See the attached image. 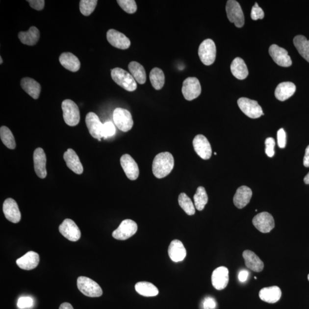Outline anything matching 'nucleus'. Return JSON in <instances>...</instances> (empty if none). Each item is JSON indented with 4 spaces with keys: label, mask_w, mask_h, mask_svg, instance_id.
Returning a JSON list of instances; mask_svg holds the SVG:
<instances>
[{
    "label": "nucleus",
    "mask_w": 309,
    "mask_h": 309,
    "mask_svg": "<svg viewBox=\"0 0 309 309\" xmlns=\"http://www.w3.org/2000/svg\"><path fill=\"white\" fill-rule=\"evenodd\" d=\"M174 159L173 154L165 152L157 154L154 157L153 163V172L154 176L161 179L169 175L173 170Z\"/></svg>",
    "instance_id": "obj_1"
},
{
    "label": "nucleus",
    "mask_w": 309,
    "mask_h": 309,
    "mask_svg": "<svg viewBox=\"0 0 309 309\" xmlns=\"http://www.w3.org/2000/svg\"><path fill=\"white\" fill-rule=\"evenodd\" d=\"M111 77L117 84L127 91L132 92L137 88L136 80L131 74L122 68L113 69L111 70Z\"/></svg>",
    "instance_id": "obj_2"
},
{
    "label": "nucleus",
    "mask_w": 309,
    "mask_h": 309,
    "mask_svg": "<svg viewBox=\"0 0 309 309\" xmlns=\"http://www.w3.org/2000/svg\"><path fill=\"white\" fill-rule=\"evenodd\" d=\"M63 118L67 125L74 127L77 126L80 122V111L77 104L70 99L65 100L62 103Z\"/></svg>",
    "instance_id": "obj_3"
},
{
    "label": "nucleus",
    "mask_w": 309,
    "mask_h": 309,
    "mask_svg": "<svg viewBox=\"0 0 309 309\" xmlns=\"http://www.w3.org/2000/svg\"><path fill=\"white\" fill-rule=\"evenodd\" d=\"M77 286L82 294L89 297H99L103 294V290L99 284L88 277H78Z\"/></svg>",
    "instance_id": "obj_4"
},
{
    "label": "nucleus",
    "mask_w": 309,
    "mask_h": 309,
    "mask_svg": "<svg viewBox=\"0 0 309 309\" xmlns=\"http://www.w3.org/2000/svg\"><path fill=\"white\" fill-rule=\"evenodd\" d=\"M113 119L115 125L123 132H128L133 125L132 115L128 110L117 108L113 113Z\"/></svg>",
    "instance_id": "obj_5"
},
{
    "label": "nucleus",
    "mask_w": 309,
    "mask_h": 309,
    "mask_svg": "<svg viewBox=\"0 0 309 309\" xmlns=\"http://www.w3.org/2000/svg\"><path fill=\"white\" fill-rule=\"evenodd\" d=\"M216 49L214 41L206 39L203 41L199 47L198 54L203 64L210 65L214 63Z\"/></svg>",
    "instance_id": "obj_6"
},
{
    "label": "nucleus",
    "mask_w": 309,
    "mask_h": 309,
    "mask_svg": "<svg viewBox=\"0 0 309 309\" xmlns=\"http://www.w3.org/2000/svg\"><path fill=\"white\" fill-rule=\"evenodd\" d=\"M227 16L230 22L234 23L238 27H241L245 24V17L239 2L235 0H229L226 6Z\"/></svg>",
    "instance_id": "obj_7"
},
{
    "label": "nucleus",
    "mask_w": 309,
    "mask_h": 309,
    "mask_svg": "<svg viewBox=\"0 0 309 309\" xmlns=\"http://www.w3.org/2000/svg\"><path fill=\"white\" fill-rule=\"evenodd\" d=\"M238 105L241 111L250 118H259L264 115L262 108L256 101L246 98L238 99Z\"/></svg>",
    "instance_id": "obj_8"
},
{
    "label": "nucleus",
    "mask_w": 309,
    "mask_h": 309,
    "mask_svg": "<svg viewBox=\"0 0 309 309\" xmlns=\"http://www.w3.org/2000/svg\"><path fill=\"white\" fill-rule=\"evenodd\" d=\"M181 91L185 100L193 101L201 94L200 82L197 77H189L183 81Z\"/></svg>",
    "instance_id": "obj_9"
},
{
    "label": "nucleus",
    "mask_w": 309,
    "mask_h": 309,
    "mask_svg": "<svg viewBox=\"0 0 309 309\" xmlns=\"http://www.w3.org/2000/svg\"><path fill=\"white\" fill-rule=\"evenodd\" d=\"M137 230V225L131 219H125L112 232V236L118 240H126L135 235Z\"/></svg>",
    "instance_id": "obj_10"
},
{
    "label": "nucleus",
    "mask_w": 309,
    "mask_h": 309,
    "mask_svg": "<svg viewBox=\"0 0 309 309\" xmlns=\"http://www.w3.org/2000/svg\"><path fill=\"white\" fill-rule=\"evenodd\" d=\"M253 223L256 228L262 233L270 232L275 227L273 216L267 212L259 213L254 216Z\"/></svg>",
    "instance_id": "obj_11"
},
{
    "label": "nucleus",
    "mask_w": 309,
    "mask_h": 309,
    "mask_svg": "<svg viewBox=\"0 0 309 309\" xmlns=\"http://www.w3.org/2000/svg\"><path fill=\"white\" fill-rule=\"evenodd\" d=\"M59 232L65 238L72 242L80 239L81 232L78 226L70 219H65L59 226Z\"/></svg>",
    "instance_id": "obj_12"
},
{
    "label": "nucleus",
    "mask_w": 309,
    "mask_h": 309,
    "mask_svg": "<svg viewBox=\"0 0 309 309\" xmlns=\"http://www.w3.org/2000/svg\"><path fill=\"white\" fill-rule=\"evenodd\" d=\"M269 54L273 60L281 67H288L291 66L292 61L287 51L284 48L273 44L269 48Z\"/></svg>",
    "instance_id": "obj_13"
},
{
    "label": "nucleus",
    "mask_w": 309,
    "mask_h": 309,
    "mask_svg": "<svg viewBox=\"0 0 309 309\" xmlns=\"http://www.w3.org/2000/svg\"><path fill=\"white\" fill-rule=\"evenodd\" d=\"M192 144L195 152L202 159L208 160L211 157L212 149L210 143L205 136L202 135L196 136Z\"/></svg>",
    "instance_id": "obj_14"
},
{
    "label": "nucleus",
    "mask_w": 309,
    "mask_h": 309,
    "mask_svg": "<svg viewBox=\"0 0 309 309\" xmlns=\"http://www.w3.org/2000/svg\"><path fill=\"white\" fill-rule=\"evenodd\" d=\"M85 123L91 136L101 141V139L103 137V125L98 116L94 112H89L86 116Z\"/></svg>",
    "instance_id": "obj_15"
},
{
    "label": "nucleus",
    "mask_w": 309,
    "mask_h": 309,
    "mask_svg": "<svg viewBox=\"0 0 309 309\" xmlns=\"http://www.w3.org/2000/svg\"><path fill=\"white\" fill-rule=\"evenodd\" d=\"M120 164L129 180H135L138 178L139 175L138 165L129 154H123L120 159Z\"/></svg>",
    "instance_id": "obj_16"
},
{
    "label": "nucleus",
    "mask_w": 309,
    "mask_h": 309,
    "mask_svg": "<svg viewBox=\"0 0 309 309\" xmlns=\"http://www.w3.org/2000/svg\"><path fill=\"white\" fill-rule=\"evenodd\" d=\"M106 39L113 47L120 50H127L130 46V41L125 34L115 29H109L106 33Z\"/></svg>",
    "instance_id": "obj_17"
},
{
    "label": "nucleus",
    "mask_w": 309,
    "mask_h": 309,
    "mask_svg": "<svg viewBox=\"0 0 309 309\" xmlns=\"http://www.w3.org/2000/svg\"><path fill=\"white\" fill-rule=\"evenodd\" d=\"M229 271L228 268L221 266L216 268L212 274V286L216 290L224 289L228 286L229 281Z\"/></svg>",
    "instance_id": "obj_18"
},
{
    "label": "nucleus",
    "mask_w": 309,
    "mask_h": 309,
    "mask_svg": "<svg viewBox=\"0 0 309 309\" xmlns=\"http://www.w3.org/2000/svg\"><path fill=\"white\" fill-rule=\"evenodd\" d=\"M3 212L5 218L13 223H19L22 218L18 205L12 198L6 199L3 202Z\"/></svg>",
    "instance_id": "obj_19"
},
{
    "label": "nucleus",
    "mask_w": 309,
    "mask_h": 309,
    "mask_svg": "<svg viewBox=\"0 0 309 309\" xmlns=\"http://www.w3.org/2000/svg\"><path fill=\"white\" fill-rule=\"evenodd\" d=\"M33 161L34 171L38 177L41 179L46 178L47 175L46 169L47 157L41 148H37L34 151Z\"/></svg>",
    "instance_id": "obj_20"
},
{
    "label": "nucleus",
    "mask_w": 309,
    "mask_h": 309,
    "mask_svg": "<svg viewBox=\"0 0 309 309\" xmlns=\"http://www.w3.org/2000/svg\"><path fill=\"white\" fill-rule=\"evenodd\" d=\"M40 262V257L37 253L30 251L25 255L16 260V263L21 269L31 270L36 268Z\"/></svg>",
    "instance_id": "obj_21"
},
{
    "label": "nucleus",
    "mask_w": 309,
    "mask_h": 309,
    "mask_svg": "<svg viewBox=\"0 0 309 309\" xmlns=\"http://www.w3.org/2000/svg\"><path fill=\"white\" fill-rule=\"evenodd\" d=\"M168 252L170 259L175 262L183 260L187 255L186 250L183 243L178 239H175L171 242Z\"/></svg>",
    "instance_id": "obj_22"
},
{
    "label": "nucleus",
    "mask_w": 309,
    "mask_h": 309,
    "mask_svg": "<svg viewBox=\"0 0 309 309\" xmlns=\"http://www.w3.org/2000/svg\"><path fill=\"white\" fill-rule=\"evenodd\" d=\"M252 195V191L249 187L242 185L237 189L233 198V204L237 208H243L249 204Z\"/></svg>",
    "instance_id": "obj_23"
},
{
    "label": "nucleus",
    "mask_w": 309,
    "mask_h": 309,
    "mask_svg": "<svg viewBox=\"0 0 309 309\" xmlns=\"http://www.w3.org/2000/svg\"><path fill=\"white\" fill-rule=\"evenodd\" d=\"M63 157L67 166L74 173L78 175L83 173V167L74 150L71 149H68L64 153Z\"/></svg>",
    "instance_id": "obj_24"
},
{
    "label": "nucleus",
    "mask_w": 309,
    "mask_h": 309,
    "mask_svg": "<svg viewBox=\"0 0 309 309\" xmlns=\"http://www.w3.org/2000/svg\"><path fill=\"white\" fill-rule=\"evenodd\" d=\"M243 257L247 268L256 272H260L263 269L264 263L255 253L250 250L244 251Z\"/></svg>",
    "instance_id": "obj_25"
},
{
    "label": "nucleus",
    "mask_w": 309,
    "mask_h": 309,
    "mask_svg": "<svg viewBox=\"0 0 309 309\" xmlns=\"http://www.w3.org/2000/svg\"><path fill=\"white\" fill-rule=\"evenodd\" d=\"M281 295V290L277 286L264 287L260 290L259 293L261 300L270 304L276 303L280 300Z\"/></svg>",
    "instance_id": "obj_26"
},
{
    "label": "nucleus",
    "mask_w": 309,
    "mask_h": 309,
    "mask_svg": "<svg viewBox=\"0 0 309 309\" xmlns=\"http://www.w3.org/2000/svg\"><path fill=\"white\" fill-rule=\"evenodd\" d=\"M296 91V87L293 82H283L278 84L275 91V96L279 101L283 102L291 97Z\"/></svg>",
    "instance_id": "obj_27"
},
{
    "label": "nucleus",
    "mask_w": 309,
    "mask_h": 309,
    "mask_svg": "<svg viewBox=\"0 0 309 309\" xmlns=\"http://www.w3.org/2000/svg\"><path fill=\"white\" fill-rule=\"evenodd\" d=\"M62 66L71 72H76L80 70L81 64L78 58L70 52L62 53L59 57Z\"/></svg>",
    "instance_id": "obj_28"
},
{
    "label": "nucleus",
    "mask_w": 309,
    "mask_h": 309,
    "mask_svg": "<svg viewBox=\"0 0 309 309\" xmlns=\"http://www.w3.org/2000/svg\"><path fill=\"white\" fill-rule=\"evenodd\" d=\"M20 84L23 90L33 99L39 98L41 87L39 82L32 78L24 77L21 80Z\"/></svg>",
    "instance_id": "obj_29"
},
{
    "label": "nucleus",
    "mask_w": 309,
    "mask_h": 309,
    "mask_svg": "<svg viewBox=\"0 0 309 309\" xmlns=\"http://www.w3.org/2000/svg\"><path fill=\"white\" fill-rule=\"evenodd\" d=\"M232 73L239 80H244L249 75L248 69L242 58L236 57L231 64Z\"/></svg>",
    "instance_id": "obj_30"
},
{
    "label": "nucleus",
    "mask_w": 309,
    "mask_h": 309,
    "mask_svg": "<svg viewBox=\"0 0 309 309\" xmlns=\"http://www.w3.org/2000/svg\"><path fill=\"white\" fill-rule=\"evenodd\" d=\"M19 38L23 44L33 46L39 40L40 31L36 26H31L26 32H20L19 33Z\"/></svg>",
    "instance_id": "obj_31"
},
{
    "label": "nucleus",
    "mask_w": 309,
    "mask_h": 309,
    "mask_svg": "<svg viewBox=\"0 0 309 309\" xmlns=\"http://www.w3.org/2000/svg\"><path fill=\"white\" fill-rule=\"evenodd\" d=\"M130 74L136 81L140 84H144L146 81V71L142 65L136 61H132L129 65Z\"/></svg>",
    "instance_id": "obj_32"
},
{
    "label": "nucleus",
    "mask_w": 309,
    "mask_h": 309,
    "mask_svg": "<svg viewBox=\"0 0 309 309\" xmlns=\"http://www.w3.org/2000/svg\"><path fill=\"white\" fill-rule=\"evenodd\" d=\"M137 293L144 297H154L159 294V290L154 284L148 282H139L135 284Z\"/></svg>",
    "instance_id": "obj_33"
},
{
    "label": "nucleus",
    "mask_w": 309,
    "mask_h": 309,
    "mask_svg": "<svg viewBox=\"0 0 309 309\" xmlns=\"http://www.w3.org/2000/svg\"><path fill=\"white\" fill-rule=\"evenodd\" d=\"M293 43L298 52L309 63V40L304 36L298 35L294 37Z\"/></svg>",
    "instance_id": "obj_34"
},
{
    "label": "nucleus",
    "mask_w": 309,
    "mask_h": 309,
    "mask_svg": "<svg viewBox=\"0 0 309 309\" xmlns=\"http://www.w3.org/2000/svg\"><path fill=\"white\" fill-rule=\"evenodd\" d=\"M150 80L153 87L156 90H160L163 87L165 77L163 71L159 68H154L150 74Z\"/></svg>",
    "instance_id": "obj_35"
},
{
    "label": "nucleus",
    "mask_w": 309,
    "mask_h": 309,
    "mask_svg": "<svg viewBox=\"0 0 309 309\" xmlns=\"http://www.w3.org/2000/svg\"><path fill=\"white\" fill-rule=\"evenodd\" d=\"M196 208L198 211H202L208 202V195L204 187H199L194 197Z\"/></svg>",
    "instance_id": "obj_36"
},
{
    "label": "nucleus",
    "mask_w": 309,
    "mask_h": 309,
    "mask_svg": "<svg viewBox=\"0 0 309 309\" xmlns=\"http://www.w3.org/2000/svg\"><path fill=\"white\" fill-rule=\"evenodd\" d=\"M0 137L4 145L10 150H14L16 148L15 137L13 133L8 127L2 126L0 129Z\"/></svg>",
    "instance_id": "obj_37"
},
{
    "label": "nucleus",
    "mask_w": 309,
    "mask_h": 309,
    "mask_svg": "<svg viewBox=\"0 0 309 309\" xmlns=\"http://www.w3.org/2000/svg\"><path fill=\"white\" fill-rule=\"evenodd\" d=\"M179 204L180 207L188 215H193L195 213V208L191 199L185 193H181L178 198Z\"/></svg>",
    "instance_id": "obj_38"
},
{
    "label": "nucleus",
    "mask_w": 309,
    "mask_h": 309,
    "mask_svg": "<svg viewBox=\"0 0 309 309\" xmlns=\"http://www.w3.org/2000/svg\"><path fill=\"white\" fill-rule=\"evenodd\" d=\"M98 1L97 0H81L80 1V10L85 16H88L94 11Z\"/></svg>",
    "instance_id": "obj_39"
},
{
    "label": "nucleus",
    "mask_w": 309,
    "mask_h": 309,
    "mask_svg": "<svg viewBox=\"0 0 309 309\" xmlns=\"http://www.w3.org/2000/svg\"><path fill=\"white\" fill-rule=\"evenodd\" d=\"M117 2L127 13L133 14L136 12L137 5L134 0H118Z\"/></svg>",
    "instance_id": "obj_40"
},
{
    "label": "nucleus",
    "mask_w": 309,
    "mask_h": 309,
    "mask_svg": "<svg viewBox=\"0 0 309 309\" xmlns=\"http://www.w3.org/2000/svg\"><path fill=\"white\" fill-rule=\"evenodd\" d=\"M116 129L111 122H106L103 125V136L104 138H109L115 135Z\"/></svg>",
    "instance_id": "obj_41"
},
{
    "label": "nucleus",
    "mask_w": 309,
    "mask_h": 309,
    "mask_svg": "<svg viewBox=\"0 0 309 309\" xmlns=\"http://www.w3.org/2000/svg\"><path fill=\"white\" fill-rule=\"evenodd\" d=\"M264 16L263 10L260 8L258 3L256 2L255 5L252 8V12H251V17L253 20H257L263 19Z\"/></svg>",
    "instance_id": "obj_42"
},
{
    "label": "nucleus",
    "mask_w": 309,
    "mask_h": 309,
    "mask_svg": "<svg viewBox=\"0 0 309 309\" xmlns=\"http://www.w3.org/2000/svg\"><path fill=\"white\" fill-rule=\"evenodd\" d=\"M33 305V300L29 297H22L19 299L17 302V307L20 309H26L32 307Z\"/></svg>",
    "instance_id": "obj_43"
},
{
    "label": "nucleus",
    "mask_w": 309,
    "mask_h": 309,
    "mask_svg": "<svg viewBox=\"0 0 309 309\" xmlns=\"http://www.w3.org/2000/svg\"><path fill=\"white\" fill-rule=\"evenodd\" d=\"M275 140L273 137H268L265 140V153L267 155L272 157L274 155Z\"/></svg>",
    "instance_id": "obj_44"
},
{
    "label": "nucleus",
    "mask_w": 309,
    "mask_h": 309,
    "mask_svg": "<svg viewBox=\"0 0 309 309\" xmlns=\"http://www.w3.org/2000/svg\"><path fill=\"white\" fill-rule=\"evenodd\" d=\"M277 140L278 146L281 149H284L286 144V134L283 129L278 130Z\"/></svg>",
    "instance_id": "obj_45"
},
{
    "label": "nucleus",
    "mask_w": 309,
    "mask_h": 309,
    "mask_svg": "<svg viewBox=\"0 0 309 309\" xmlns=\"http://www.w3.org/2000/svg\"><path fill=\"white\" fill-rule=\"evenodd\" d=\"M33 9L37 10H43L44 8L45 1L44 0H30L27 1Z\"/></svg>",
    "instance_id": "obj_46"
},
{
    "label": "nucleus",
    "mask_w": 309,
    "mask_h": 309,
    "mask_svg": "<svg viewBox=\"0 0 309 309\" xmlns=\"http://www.w3.org/2000/svg\"><path fill=\"white\" fill-rule=\"evenodd\" d=\"M216 307V303L214 298L212 297H207L204 301V309H215Z\"/></svg>",
    "instance_id": "obj_47"
},
{
    "label": "nucleus",
    "mask_w": 309,
    "mask_h": 309,
    "mask_svg": "<svg viewBox=\"0 0 309 309\" xmlns=\"http://www.w3.org/2000/svg\"><path fill=\"white\" fill-rule=\"evenodd\" d=\"M249 273L248 271L242 270L239 271L238 274V279L241 283H245L248 278Z\"/></svg>",
    "instance_id": "obj_48"
},
{
    "label": "nucleus",
    "mask_w": 309,
    "mask_h": 309,
    "mask_svg": "<svg viewBox=\"0 0 309 309\" xmlns=\"http://www.w3.org/2000/svg\"><path fill=\"white\" fill-rule=\"evenodd\" d=\"M304 165L306 167H309V145L305 150V154L304 157Z\"/></svg>",
    "instance_id": "obj_49"
},
{
    "label": "nucleus",
    "mask_w": 309,
    "mask_h": 309,
    "mask_svg": "<svg viewBox=\"0 0 309 309\" xmlns=\"http://www.w3.org/2000/svg\"><path fill=\"white\" fill-rule=\"evenodd\" d=\"M59 309H74L72 306L68 302H64L60 305Z\"/></svg>",
    "instance_id": "obj_50"
},
{
    "label": "nucleus",
    "mask_w": 309,
    "mask_h": 309,
    "mask_svg": "<svg viewBox=\"0 0 309 309\" xmlns=\"http://www.w3.org/2000/svg\"><path fill=\"white\" fill-rule=\"evenodd\" d=\"M304 180L305 184H309V173L307 175H306L305 177L304 178Z\"/></svg>",
    "instance_id": "obj_51"
},
{
    "label": "nucleus",
    "mask_w": 309,
    "mask_h": 309,
    "mask_svg": "<svg viewBox=\"0 0 309 309\" xmlns=\"http://www.w3.org/2000/svg\"><path fill=\"white\" fill-rule=\"evenodd\" d=\"M0 60H1V62H0V64H2L3 60H2V58L1 56H0Z\"/></svg>",
    "instance_id": "obj_52"
},
{
    "label": "nucleus",
    "mask_w": 309,
    "mask_h": 309,
    "mask_svg": "<svg viewBox=\"0 0 309 309\" xmlns=\"http://www.w3.org/2000/svg\"><path fill=\"white\" fill-rule=\"evenodd\" d=\"M308 280L309 281V274L308 275Z\"/></svg>",
    "instance_id": "obj_53"
},
{
    "label": "nucleus",
    "mask_w": 309,
    "mask_h": 309,
    "mask_svg": "<svg viewBox=\"0 0 309 309\" xmlns=\"http://www.w3.org/2000/svg\"><path fill=\"white\" fill-rule=\"evenodd\" d=\"M254 278H255V279L257 280V278L256 277H254Z\"/></svg>",
    "instance_id": "obj_54"
},
{
    "label": "nucleus",
    "mask_w": 309,
    "mask_h": 309,
    "mask_svg": "<svg viewBox=\"0 0 309 309\" xmlns=\"http://www.w3.org/2000/svg\"><path fill=\"white\" fill-rule=\"evenodd\" d=\"M214 154H215V155H216V153H215Z\"/></svg>",
    "instance_id": "obj_55"
}]
</instances>
